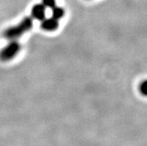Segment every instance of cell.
<instances>
[{"label":"cell","mask_w":147,"mask_h":146,"mask_svg":"<svg viewBox=\"0 0 147 146\" xmlns=\"http://www.w3.org/2000/svg\"><path fill=\"white\" fill-rule=\"evenodd\" d=\"M33 27V19L31 17H26L22 19L18 24L6 28L3 32L5 38L10 40H17L24 34L28 32Z\"/></svg>","instance_id":"6da1fadb"},{"label":"cell","mask_w":147,"mask_h":146,"mask_svg":"<svg viewBox=\"0 0 147 146\" xmlns=\"http://www.w3.org/2000/svg\"><path fill=\"white\" fill-rule=\"evenodd\" d=\"M21 44L17 40H11L0 50V61L6 62L14 58L20 52Z\"/></svg>","instance_id":"7a4b0ae2"},{"label":"cell","mask_w":147,"mask_h":146,"mask_svg":"<svg viewBox=\"0 0 147 146\" xmlns=\"http://www.w3.org/2000/svg\"><path fill=\"white\" fill-rule=\"evenodd\" d=\"M40 27L46 32H54L58 29L59 27V22L58 20L55 19L54 17H45L43 20L41 21Z\"/></svg>","instance_id":"3957f363"},{"label":"cell","mask_w":147,"mask_h":146,"mask_svg":"<svg viewBox=\"0 0 147 146\" xmlns=\"http://www.w3.org/2000/svg\"><path fill=\"white\" fill-rule=\"evenodd\" d=\"M46 7L43 5V4H35L32 7L31 11L32 18L37 20L42 21L46 17Z\"/></svg>","instance_id":"277c9868"},{"label":"cell","mask_w":147,"mask_h":146,"mask_svg":"<svg viewBox=\"0 0 147 146\" xmlns=\"http://www.w3.org/2000/svg\"><path fill=\"white\" fill-rule=\"evenodd\" d=\"M64 14H65V11L62 7L55 5L52 8V17L58 20L63 17Z\"/></svg>","instance_id":"5b68a950"},{"label":"cell","mask_w":147,"mask_h":146,"mask_svg":"<svg viewBox=\"0 0 147 146\" xmlns=\"http://www.w3.org/2000/svg\"><path fill=\"white\" fill-rule=\"evenodd\" d=\"M42 4L46 8L52 9L56 5V0H42Z\"/></svg>","instance_id":"8992f818"},{"label":"cell","mask_w":147,"mask_h":146,"mask_svg":"<svg viewBox=\"0 0 147 146\" xmlns=\"http://www.w3.org/2000/svg\"><path fill=\"white\" fill-rule=\"evenodd\" d=\"M139 89H140V93L143 96L147 97V79L144 81H142L140 87H139Z\"/></svg>","instance_id":"52a82bcc"}]
</instances>
